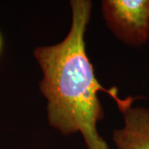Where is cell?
<instances>
[{"mask_svg":"<svg viewBox=\"0 0 149 149\" xmlns=\"http://www.w3.org/2000/svg\"><path fill=\"white\" fill-rule=\"evenodd\" d=\"M70 6L72 22L66 37L58 44L34 51L43 73L39 87L47 100L48 122L64 135L80 132L88 149H109L97 132L96 123L104 116L98 93H107L122 113L137 98L121 99L117 88L106 89L100 84L85 50L92 3L73 0Z\"/></svg>","mask_w":149,"mask_h":149,"instance_id":"1","label":"cell"},{"mask_svg":"<svg viewBox=\"0 0 149 149\" xmlns=\"http://www.w3.org/2000/svg\"><path fill=\"white\" fill-rule=\"evenodd\" d=\"M104 18L113 33L124 44L145 45L149 40V0H105Z\"/></svg>","mask_w":149,"mask_h":149,"instance_id":"2","label":"cell"},{"mask_svg":"<svg viewBox=\"0 0 149 149\" xmlns=\"http://www.w3.org/2000/svg\"><path fill=\"white\" fill-rule=\"evenodd\" d=\"M124 125L113 132L118 149H149V109L129 107L123 113Z\"/></svg>","mask_w":149,"mask_h":149,"instance_id":"3","label":"cell"},{"mask_svg":"<svg viewBox=\"0 0 149 149\" xmlns=\"http://www.w3.org/2000/svg\"><path fill=\"white\" fill-rule=\"evenodd\" d=\"M2 46H3V40H2V37L0 35V53H1V51H2Z\"/></svg>","mask_w":149,"mask_h":149,"instance_id":"4","label":"cell"}]
</instances>
